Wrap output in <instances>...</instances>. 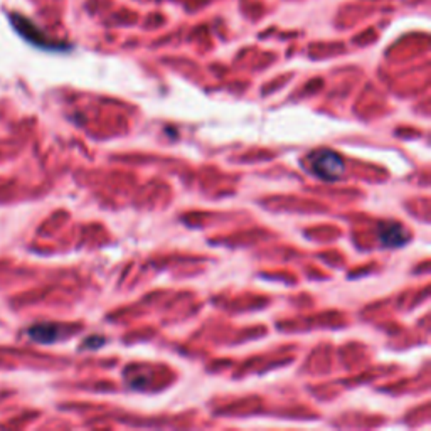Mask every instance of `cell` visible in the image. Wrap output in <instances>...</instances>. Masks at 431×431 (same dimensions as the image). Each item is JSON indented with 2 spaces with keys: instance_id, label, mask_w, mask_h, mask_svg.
<instances>
[{
  "instance_id": "obj_1",
  "label": "cell",
  "mask_w": 431,
  "mask_h": 431,
  "mask_svg": "<svg viewBox=\"0 0 431 431\" xmlns=\"http://www.w3.org/2000/svg\"><path fill=\"white\" fill-rule=\"evenodd\" d=\"M310 170L317 175L318 179L326 180V182H336L342 177L346 170V164L339 154L332 150H321L315 152L310 157Z\"/></svg>"
},
{
  "instance_id": "obj_2",
  "label": "cell",
  "mask_w": 431,
  "mask_h": 431,
  "mask_svg": "<svg viewBox=\"0 0 431 431\" xmlns=\"http://www.w3.org/2000/svg\"><path fill=\"white\" fill-rule=\"evenodd\" d=\"M378 236L383 246H388V248L403 246V244H406L407 241L406 229L403 228L401 224H398V222H386V224L379 226Z\"/></svg>"
},
{
  "instance_id": "obj_3",
  "label": "cell",
  "mask_w": 431,
  "mask_h": 431,
  "mask_svg": "<svg viewBox=\"0 0 431 431\" xmlns=\"http://www.w3.org/2000/svg\"><path fill=\"white\" fill-rule=\"evenodd\" d=\"M29 336L32 341L41 342V344H48V342L56 341L58 337V327L49 326V323H43V326H36L29 331Z\"/></svg>"
}]
</instances>
